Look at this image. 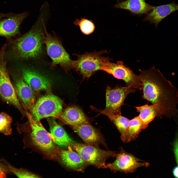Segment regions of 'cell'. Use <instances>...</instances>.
I'll return each instance as SVG.
<instances>
[{
    "instance_id": "cell-23",
    "label": "cell",
    "mask_w": 178,
    "mask_h": 178,
    "mask_svg": "<svg viewBox=\"0 0 178 178\" xmlns=\"http://www.w3.org/2000/svg\"><path fill=\"white\" fill-rule=\"evenodd\" d=\"M142 130V123L138 116L130 120L126 137V142H129L135 140Z\"/></svg>"
},
{
    "instance_id": "cell-20",
    "label": "cell",
    "mask_w": 178,
    "mask_h": 178,
    "mask_svg": "<svg viewBox=\"0 0 178 178\" xmlns=\"http://www.w3.org/2000/svg\"><path fill=\"white\" fill-rule=\"evenodd\" d=\"M154 7L146 3L145 0H127L114 6L115 8L127 10L136 15L147 14Z\"/></svg>"
},
{
    "instance_id": "cell-15",
    "label": "cell",
    "mask_w": 178,
    "mask_h": 178,
    "mask_svg": "<svg viewBox=\"0 0 178 178\" xmlns=\"http://www.w3.org/2000/svg\"><path fill=\"white\" fill-rule=\"evenodd\" d=\"M59 158L62 164L69 170L83 172L89 165L70 147L68 150L60 151Z\"/></svg>"
},
{
    "instance_id": "cell-11",
    "label": "cell",
    "mask_w": 178,
    "mask_h": 178,
    "mask_svg": "<svg viewBox=\"0 0 178 178\" xmlns=\"http://www.w3.org/2000/svg\"><path fill=\"white\" fill-rule=\"evenodd\" d=\"M115 160L111 163H107L106 168L114 173L119 171L125 173H132L141 167H148L150 164L142 161L131 153L126 152L122 148L118 153L117 154Z\"/></svg>"
},
{
    "instance_id": "cell-12",
    "label": "cell",
    "mask_w": 178,
    "mask_h": 178,
    "mask_svg": "<svg viewBox=\"0 0 178 178\" xmlns=\"http://www.w3.org/2000/svg\"><path fill=\"white\" fill-rule=\"evenodd\" d=\"M29 13L24 12L3 19L0 21V37L6 40L17 37L21 34L19 30L20 25Z\"/></svg>"
},
{
    "instance_id": "cell-22",
    "label": "cell",
    "mask_w": 178,
    "mask_h": 178,
    "mask_svg": "<svg viewBox=\"0 0 178 178\" xmlns=\"http://www.w3.org/2000/svg\"><path fill=\"white\" fill-rule=\"evenodd\" d=\"M116 126L120 132L121 140L126 142V137L127 132L130 120L122 116L121 114L114 115L107 114L106 115Z\"/></svg>"
},
{
    "instance_id": "cell-24",
    "label": "cell",
    "mask_w": 178,
    "mask_h": 178,
    "mask_svg": "<svg viewBox=\"0 0 178 178\" xmlns=\"http://www.w3.org/2000/svg\"><path fill=\"white\" fill-rule=\"evenodd\" d=\"M12 118L6 112H0V133L5 135H9L12 133L11 125Z\"/></svg>"
},
{
    "instance_id": "cell-27",
    "label": "cell",
    "mask_w": 178,
    "mask_h": 178,
    "mask_svg": "<svg viewBox=\"0 0 178 178\" xmlns=\"http://www.w3.org/2000/svg\"><path fill=\"white\" fill-rule=\"evenodd\" d=\"M7 162L5 160L0 158V178H7L6 175L9 173Z\"/></svg>"
},
{
    "instance_id": "cell-26",
    "label": "cell",
    "mask_w": 178,
    "mask_h": 178,
    "mask_svg": "<svg viewBox=\"0 0 178 178\" xmlns=\"http://www.w3.org/2000/svg\"><path fill=\"white\" fill-rule=\"evenodd\" d=\"M76 25H78L83 33L86 35H89L94 31L95 26L93 23L87 19L81 18V19H77L74 22Z\"/></svg>"
},
{
    "instance_id": "cell-14",
    "label": "cell",
    "mask_w": 178,
    "mask_h": 178,
    "mask_svg": "<svg viewBox=\"0 0 178 178\" xmlns=\"http://www.w3.org/2000/svg\"><path fill=\"white\" fill-rule=\"evenodd\" d=\"M71 127L85 144L98 147L100 145H106L100 133L89 122Z\"/></svg>"
},
{
    "instance_id": "cell-19",
    "label": "cell",
    "mask_w": 178,
    "mask_h": 178,
    "mask_svg": "<svg viewBox=\"0 0 178 178\" xmlns=\"http://www.w3.org/2000/svg\"><path fill=\"white\" fill-rule=\"evenodd\" d=\"M59 118L70 126L89 123L82 110L76 105L69 106L63 111Z\"/></svg>"
},
{
    "instance_id": "cell-4",
    "label": "cell",
    "mask_w": 178,
    "mask_h": 178,
    "mask_svg": "<svg viewBox=\"0 0 178 178\" xmlns=\"http://www.w3.org/2000/svg\"><path fill=\"white\" fill-rule=\"evenodd\" d=\"M26 114L31 128V137L34 144L49 159L59 158L60 150L55 144L50 133L40 121H35L28 113Z\"/></svg>"
},
{
    "instance_id": "cell-9",
    "label": "cell",
    "mask_w": 178,
    "mask_h": 178,
    "mask_svg": "<svg viewBox=\"0 0 178 178\" xmlns=\"http://www.w3.org/2000/svg\"><path fill=\"white\" fill-rule=\"evenodd\" d=\"M136 90L130 86H118L113 88L108 86L106 90V107L100 111V114L106 115L121 114V108L126 98L129 94L135 92Z\"/></svg>"
},
{
    "instance_id": "cell-3",
    "label": "cell",
    "mask_w": 178,
    "mask_h": 178,
    "mask_svg": "<svg viewBox=\"0 0 178 178\" xmlns=\"http://www.w3.org/2000/svg\"><path fill=\"white\" fill-rule=\"evenodd\" d=\"M45 19L42 21L44 34L43 42L47 53L52 60V67L59 65L66 71L73 69L74 61L70 59L63 46L61 38L54 32L52 35L47 32L44 23Z\"/></svg>"
},
{
    "instance_id": "cell-2",
    "label": "cell",
    "mask_w": 178,
    "mask_h": 178,
    "mask_svg": "<svg viewBox=\"0 0 178 178\" xmlns=\"http://www.w3.org/2000/svg\"><path fill=\"white\" fill-rule=\"evenodd\" d=\"M41 13L36 23L28 32L6 40L4 58L7 62L35 59L41 57L44 52V35Z\"/></svg>"
},
{
    "instance_id": "cell-6",
    "label": "cell",
    "mask_w": 178,
    "mask_h": 178,
    "mask_svg": "<svg viewBox=\"0 0 178 178\" xmlns=\"http://www.w3.org/2000/svg\"><path fill=\"white\" fill-rule=\"evenodd\" d=\"M67 145L75 150L89 165H93L98 168H106V160L110 157H115L117 154L114 151L103 150L86 144L69 142Z\"/></svg>"
},
{
    "instance_id": "cell-13",
    "label": "cell",
    "mask_w": 178,
    "mask_h": 178,
    "mask_svg": "<svg viewBox=\"0 0 178 178\" xmlns=\"http://www.w3.org/2000/svg\"><path fill=\"white\" fill-rule=\"evenodd\" d=\"M9 72L11 73L13 85L18 96L27 109L31 112L36 102L34 91L12 69H9Z\"/></svg>"
},
{
    "instance_id": "cell-5",
    "label": "cell",
    "mask_w": 178,
    "mask_h": 178,
    "mask_svg": "<svg viewBox=\"0 0 178 178\" xmlns=\"http://www.w3.org/2000/svg\"><path fill=\"white\" fill-rule=\"evenodd\" d=\"M6 45L5 43L0 50V98L3 102L13 106L22 114H24V111L10 78L6 67L7 62L4 58Z\"/></svg>"
},
{
    "instance_id": "cell-25",
    "label": "cell",
    "mask_w": 178,
    "mask_h": 178,
    "mask_svg": "<svg viewBox=\"0 0 178 178\" xmlns=\"http://www.w3.org/2000/svg\"><path fill=\"white\" fill-rule=\"evenodd\" d=\"M7 166L9 173H12L14 174L18 178H43L26 169L22 168H16L11 165L8 162Z\"/></svg>"
},
{
    "instance_id": "cell-10",
    "label": "cell",
    "mask_w": 178,
    "mask_h": 178,
    "mask_svg": "<svg viewBox=\"0 0 178 178\" xmlns=\"http://www.w3.org/2000/svg\"><path fill=\"white\" fill-rule=\"evenodd\" d=\"M109 57L104 63L102 70L111 74L114 77L123 80L125 86H130L139 90L142 89V84L139 75L135 74L123 62L118 61L116 63L110 62Z\"/></svg>"
},
{
    "instance_id": "cell-30",
    "label": "cell",
    "mask_w": 178,
    "mask_h": 178,
    "mask_svg": "<svg viewBox=\"0 0 178 178\" xmlns=\"http://www.w3.org/2000/svg\"><path fill=\"white\" fill-rule=\"evenodd\" d=\"M173 174L176 178H178V165L174 168L173 170Z\"/></svg>"
},
{
    "instance_id": "cell-16",
    "label": "cell",
    "mask_w": 178,
    "mask_h": 178,
    "mask_svg": "<svg viewBox=\"0 0 178 178\" xmlns=\"http://www.w3.org/2000/svg\"><path fill=\"white\" fill-rule=\"evenodd\" d=\"M22 71L23 80L33 91L38 92L43 90H49L51 83L47 78L29 69H23Z\"/></svg>"
},
{
    "instance_id": "cell-28",
    "label": "cell",
    "mask_w": 178,
    "mask_h": 178,
    "mask_svg": "<svg viewBox=\"0 0 178 178\" xmlns=\"http://www.w3.org/2000/svg\"><path fill=\"white\" fill-rule=\"evenodd\" d=\"M174 150L176 163L178 165V136L174 143Z\"/></svg>"
},
{
    "instance_id": "cell-8",
    "label": "cell",
    "mask_w": 178,
    "mask_h": 178,
    "mask_svg": "<svg viewBox=\"0 0 178 178\" xmlns=\"http://www.w3.org/2000/svg\"><path fill=\"white\" fill-rule=\"evenodd\" d=\"M63 101L51 93L44 95L36 102L31 111L32 117L36 121L44 118H59L63 111Z\"/></svg>"
},
{
    "instance_id": "cell-18",
    "label": "cell",
    "mask_w": 178,
    "mask_h": 178,
    "mask_svg": "<svg viewBox=\"0 0 178 178\" xmlns=\"http://www.w3.org/2000/svg\"><path fill=\"white\" fill-rule=\"evenodd\" d=\"M178 10V4L174 1L166 4L154 7L147 14L143 19L144 21H148L157 27L163 19L174 12Z\"/></svg>"
},
{
    "instance_id": "cell-29",
    "label": "cell",
    "mask_w": 178,
    "mask_h": 178,
    "mask_svg": "<svg viewBox=\"0 0 178 178\" xmlns=\"http://www.w3.org/2000/svg\"><path fill=\"white\" fill-rule=\"evenodd\" d=\"M14 14L12 12L6 13H0V21L4 18L10 17L14 15Z\"/></svg>"
},
{
    "instance_id": "cell-17",
    "label": "cell",
    "mask_w": 178,
    "mask_h": 178,
    "mask_svg": "<svg viewBox=\"0 0 178 178\" xmlns=\"http://www.w3.org/2000/svg\"><path fill=\"white\" fill-rule=\"evenodd\" d=\"M135 107L137 111L140 113L138 116L142 122L143 130L148 127L149 123L156 117L164 115L170 116L164 109L158 105L147 104Z\"/></svg>"
},
{
    "instance_id": "cell-21",
    "label": "cell",
    "mask_w": 178,
    "mask_h": 178,
    "mask_svg": "<svg viewBox=\"0 0 178 178\" xmlns=\"http://www.w3.org/2000/svg\"><path fill=\"white\" fill-rule=\"evenodd\" d=\"M47 121L50 127V134L54 142L62 146H67L68 142H74L64 129L56 120L55 118L48 117Z\"/></svg>"
},
{
    "instance_id": "cell-7",
    "label": "cell",
    "mask_w": 178,
    "mask_h": 178,
    "mask_svg": "<svg viewBox=\"0 0 178 178\" xmlns=\"http://www.w3.org/2000/svg\"><path fill=\"white\" fill-rule=\"evenodd\" d=\"M107 52L104 50L91 52H86L82 54H74L77 58L73 61V69L84 78H88L97 71L102 70L104 63L109 58L103 57L102 55Z\"/></svg>"
},
{
    "instance_id": "cell-1",
    "label": "cell",
    "mask_w": 178,
    "mask_h": 178,
    "mask_svg": "<svg viewBox=\"0 0 178 178\" xmlns=\"http://www.w3.org/2000/svg\"><path fill=\"white\" fill-rule=\"evenodd\" d=\"M142 84L143 98L153 104L159 105L170 116L176 115L178 104L177 89L153 66L149 69L139 70Z\"/></svg>"
}]
</instances>
